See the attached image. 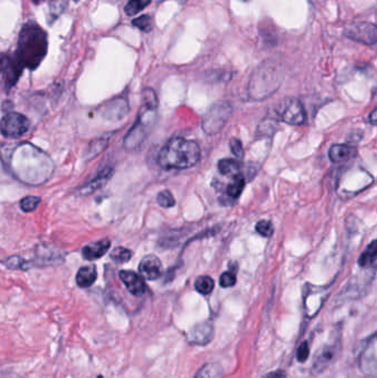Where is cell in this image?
<instances>
[{"label":"cell","mask_w":377,"mask_h":378,"mask_svg":"<svg viewBox=\"0 0 377 378\" xmlns=\"http://www.w3.org/2000/svg\"><path fill=\"white\" fill-rule=\"evenodd\" d=\"M152 0H129V3L124 7V11L126 15L132 16L137 15L141 13L143 9L150 5Z\"/></svg>","instance_id":"obj_25"},{"label":"cell","mask_w":377,"mask_h":378,"mask_svg":"<svg viewBox=\"0 0 377 378\" xmlns=\"http://www.w3.org/2000/svg\"><path fill=\"white\" fill-rule=\"evenodd\" d=\"M8 268L22 269V270H27V264L25 260L20 258V257H13V258L7 259V262H4Z\"/></svg>","instance_id":"obj_36"},{"label":"cell","mask_w":377,"mask_h":378,"mask_svg":"<svg viewBox=\"0 0 377 378\" xmlns=\"http://www.w3.org/2000/svg\"><path fill=\"white\" fill-rule=\"evenodd\" d=\"M377 260V240H373L358 259L361 268H370Z\"/></svg>","instance_id":"obj_22"},{"label":"cell","mask_w":377,"mask_h":378,"mask_svg":"<svg viewBox=\"0 0 377 378\" xmlns=\"http://www.w3.org/2000/svg\"><path fill=\"white\" fill-rule=\"evenodd\" d=\"M229 145H231V151H233L235 157L239 159H243V156H245V151H243V144H241V141L239 139L233 137V139H231Z\"/></svg>","instance_id":"obj_35"},{"label":"cell","mask_w":377,"mask_h":378,"mask_svg":"<svg viewBox=\"0 0 377 378\" xmlns=\"http://www.w3.org/2000/svg\"><path fill=\"white\" fill-rule=\"evenodd\" d=\"M193 378H223V367L218 363H207Z\"/></svg>","instance_id":"obj_21"},{"label":"cell","mask_w":377,"mask_h":378,"mask_svg":"<svg viewBox=\"0 0 377 378\" xmlns=\"http://www.w3.org/2000/svg\"><path fill=\"white\" fill-rule=\"evenodd\" d=\"M326 297H328V291L324 288L313 287L306 291L304 295V312L306 317H313L316 315V313L322 308Z\"/></svg>","instance_id":"obj_12"},{"label":"cell","mask_w":377,"mask_h":378,"mask_svg":"<svg viewBox=\"0 0 377 378\" xmlns=\"http://www.w3.org/2000/svg\"><path fill=\"white\" fill-rule=\"evenodd\" d=\"M111 247V242L109 239L101 240V242H94V244H86L82 249V257L89 262H94L102 258L106 252H109Z\"/></svg>","instance_id":"obj_17"},{"label":"cell","mask_w":377,"mask_h":378,"mask_svg":"<svg viewBox=\"0 0 377 378\" xmlns=\"http://www.w3.org/2000/svg\"><path fill=\"white\" fill-rule=\"evenodd\" d=\"M41 203V198L36 196H27L20 200V208L25 212H31L37 209L38 206Z\"/></svg>","instance_id":"obj_30"},{"label":"cell","mask_w":377,"mask_h":378,"mask_svg":"<svg viewBox=\"0 0 377 378\" xmlns=\"http://www.w3.org/2000/svg\"><path fill=\"white\" fill-rule=\"evenodd\" d=\"M133 27L143 32H150L153 28V18L149 15L140 16L132 20Z\"/></svg>","instance_id":"obj_29"},{"label":"cell","mask_w":377,"mask_h":378,"mask_svg":"<svg viewBox=\"0 0 377 378\" xmlns=\"http://www.w3.org/2000/svg\"><path fill=\"white\" fill-rule=\"evenodd\" d=\"M96 278H98V272H96V267H82L79 269L78 274H76V284L80 288H90L96 282Z\"/></svg>","instance_id":"obj_19"},{"label":"cell","mask_w":377,"mask_h":378,"mask_svg":"<svg viewBox=\"0 0 377 378\" xmlns=\"http://www.w3.org/2000/svg\"><path fill=\"white\" fill-rule=\"evenodd\" d=\"M308 355H310V347H308V343L304 342L300 345L299 349H298V353H296V359L300 363H303L308 359Z\"/></svg>","instance_id":"obj_37"},{"label":"cell","mask_w":377,"mask_h":378,"mask_svg":"<svg viewBox=\"0 0 377 378\" xmlns=\"http://www.w3.org/2000/svg\"><path fill=\"white\" fill-rule=\"evenodd\" d=\"M284 72L281 64L273 60L262 62L250 76L248 96L253 100H265L272 96L281 86Z\"/></svg>","instance_id":"obj_4"},{"label":"cell","mask_w":377,"mask_h":378,"mask_svg":"<svg viewBox=\"0 0 377 378\" xmlns=\"http://www.w3.org/2000/svg\"><path fill=\"white\" fill-rule=\"evenodd\" d=\"M243 1H248V0H243Z\"/></svg>","instance_id":"obj_41"},{"label":"cell","mask_w":377,"mask_h":378,"mask_svg":"<svg viewBox=\"0 0 377 378\" xmlns=\"http://www.w3.org/2000/svg\"><path fill=\"white\" fill-rule=\"evenodd\" d=\"M30 122L21 113L9 112L1 120V133L5 137H19L28 132Z\"/></svg>","instance_id":"obj_9"},{"label":"cell","mask_w":377,"mask_h":378,"mask_svg":"<svg viewBox=\"0 0 377 378\" xmlns=\"http://www.w3.org/2000/svg\"><path fill=\"white\" fill-rule=\"evenodd\" d=\"M48 52V34L37 22L28 21L22 26L18 36L17 46L13 56L22 69L36 70Z\"/></svg>","instance_id":"obj_2"},{"label":"cell","mask_w":377,"mask_h":378,"mask_svg":"<svg viewBox=\"0 0 377 378\" xmlns=\"http://www.w3.org/2000/svg\"><path fill=\"white\" fill-rule=\"evenodd\" d=\"M215 282L209 276H201L195 282V289L201 294L208 295L213 292Z\"/></svg>","instance_id":"obj_27"},{"label":"cell","mask_w":377,"mask_h":378,"mask_svg":"<svg viewBox=\"0 0 377 378\" xmlns=\"http://www.w3.org/2000/svg\"><path fill=\"white\" fill-rule=\"evenodd\" d=\"M120 279L131 294L141 297L146 292V283L140 274H135L133 271H121Z\"/></svg>","instance_id":"obj_15"},{"label":"cell","mask_w":377,"mask_h":378,"mask_svg":"<svg viewBox=\"0 0 377 378\" xmlns=\"http://www.w3.org/2000/svg\"><path fill=\"white\" fill-rule=\"evenodd\" d=\"M141 276L146 280H156L162 276V262L154 254H147L139 264Z\"/></svg>","instance_id":"obj_13"},{"label":"cell","mask_w":377,"mask_h":378,"mask_svg":"<svg viewBox=\"0 0 377 378\" xmlns=\"http://www.w3.org/2000/svg\"><path fill=\"white\" fill-rule=\"evenodd\" d=\"M187 341L191 344L206 345L213 337V327L211 323L203 322L195 325L193 329L187 333Z\"/></svg>","instance_id":"obj_14"},{"label":"cell","mask_w":377,"mask_h":378,"mask_svg":"<svg viewBox=\"0 0 377 378\" xmlns=\"http://www.w3.org/2000/svg\"><path fill=\"white\" fill-rule=\"evenodd\" d=\"M358 369L366 378H377V332L368 339L358 359Z\"/></svg>","instance_id":"obj_6"},{"label":"cell","mask_w":377,"mask_h":378,"mask_svg":"<svg viewBox=\"0 0 377 378\" xmlns=\"http://www.w3.org/2000/svg\"><path fill=\"white\" fill-rule=\"evenodd\" d=\"M113 173H114V171H113L112 167H106V169L101 171L96 177L86 181V183L79 189V193L81 194L82 196L94 194V192L100 189L101 187H103V186L106 185V184L110 181L111 177L113 176Z\"/></svg>","instance_id":"obj_16"},{"label":"cell","mask_w":377,"mask_h":378,"mask_svg":"<svg viewBox=\"0 0 377 378\" xmlns=\"http://www.w3.org/2000/svg\"><path fill=\"white\" fill-rule=\"evenodd\" d=\"M10 169L16 177L28 184H42L52 174V164L46 153L31 144H20L10 157Z\"/></svg>","instance_id":"obj_1"},{"label":"cell","mask_w":377,"mask_h":378,"mask_svg":"<svg viewBox=\"0 0 377 378\" xmlns=\"http://www.w3.org/2000/svg\"><path fill=\"white\" fill-rule=\"evenodd\" d=\"M24 69L16 62L13 54H5L1 58V79L5 89L9 90L19 80Z\"/></svg>","instance_id":"obj_11"},{"label":"cell","mask_w":377,"mask_h":378,"mask_svg":"<svg viewBox=\"0 0 377 378\" xmlns=\"http://www.w3.org/2000/svg\"><path fill=\"white\" fill-rule=\"evenodd\" d=\"M201 159L196 141L184 137H173L159 151L157 161L165 171L186 169L195 166Z\"/></svg>","instance_id":"obj_3"},{"label":"cell","mask_w":377,"mask_h":378,"mask_svg":"<svg viewBox=\"0 0 377 378\" xmlns=\"http://www.w3.org/2000/svg\"><path fill=\"white\" fill-rule=\"evenodd\" d=\"M277 114L282 122L289 125H302L306 120L303 105L299 100L293 98L282 100L278 105Z\"/></svg>","instance_id":"obj_7"},{"label":"cell","mask_w":377,"mask_h":378,"mask_svg":"<svg viewBox=\"0 0 377 378\" xmlns=\"http://www.w3.org/2000/svg\"><path fill=\"white\" fill-rule=\"evenodd\" d=\"M344 36L353 41L373 46L377 44V25L371 22H356L344 28Z\"/></svg>","instance_id":"obj_8"},{"label":"cell","mask_w":377,"mask_h":378,"mask_svg":"<svg viewBox=\"0 0 377 378\" xmlns=\"http://www.w3.org/2000/svg\"><path fill=\"white\" fill-rule=\"evenodd\" d=\"M74 1H78V0H74Z\"/></svg>","instance_id":"obj_42"},{"label":"cell","mask_w":377,"mask_h":378,"mask_svg":"<svg viewBox=\"0 0 377 378\" xmlns=\"http://www.w3.org/2000/svg\"><path fill=\"white\" fill-rule=\"evenodd\" d=\"M284 376L283 372L277 371L273 372V373H269L268 375H266L263 378H282Z\"/></svg>","instance_id":"obj_39"},{"label":"cell","mask_w":377,"mask_h":378,"mask_svg":"<svg viewBox=\"0 0 377 378\" xmlns=\"http://www.w3.org/2000/svg\"><path fill=\"white\" fill-rule=\"evenodd\" d=\"M66 0H52L50 5V24L64 13Z\"/></svg>","instance_id":"obj_32"},{"label":"cell","mask_w":377,"mask_h":378,"mask_svg":"<svg viewBox=\"0 0 377 378\" xmlns=\"http://www.w3.org/2000/svg\"><path fill=\"white\" fill-rule=\"evenodd\" d=\"M256 230L262 237H270L273 234V224L269 220H260L256 224Z\"/></svg>","instance_id":"obj_33"},{"label":"cell","mask_w":377,"mask_h":378,"mask_svg":"<svg viewBox=\"0 0 377 378\" xmlns=\"http://www.w3.org/2000/svg\"><path fill=\"white\" fill-rule=\"evenodd\" d=\"M338 345H340V339H338V335H336V337L328 342V344L324 345L316 352V357L313 359V366H312L314 373H322L332 363L334 357H336V352L338 351Z\"/></svg>","instance_id":"obj_10"},{"label":"cell","mask_w":377,"mask_h":378,"mask_svg":"<svg viewBox=\"0 0 377 378\" xmlns=\"http://www.w3.org/2000/svg\"><path fill=\"white\" fill-rule=\"evenodd\" d=\"M44 1H46V0H32V3H34V5H40V4L44 3Z\"/></svg>","instance_id":"obj_40"},{"label":"cell","mask_w":377,"mask_h":378,"mask_svg":"<svg viewBox=\"0 0 377 378\" xmlns=\"http://www.w3.org/2000/svg\"><path fill=\"white\" fill-rule=\"evenodd\" d=\"M236 282H237L236 274H233V272H231V271L223 272V274H221V280H219V283H221V286L223 287V288H231V287L235 286Z\"/></svg>","instance_id":"obj_34"},{"label":"cell","mask_w":377,"mask_h":378,"mask_svg":"<svg viewBox=\"0 0 377 378\" xmlns=\"http://www.w3.org/2000/svg\"><path fill=\"white\" fill-rule=\"evenodd\" d=\"M358 154L356 147L351 146L346 144L332 145L328 151V157L331 161L333 163H342V161H348V159L356 157Z\"/></svg>","instance_id":"obj_18"},{"label":"cell","mask_w":377,"mask_h":378,"mask_svg":"<svg viewBox=\"0 0 377 378\" xmlns=\"http://www.w3.org/2000/svg\"><path fill=\"white\" fill-rule=\"evenodd\" d=\"M368 121H370L371 124L377 125V108H375L371 112L370 116H368Z\"/></svg>","instance_id":"obj_38"},{"label":"cell","mask_w":377,"mask_h":378,"mask_svg":"<svg viewBox=\"0 0 377 378\" xmlns=\"http://www.w3.org/2000/svg\"><path fill=\"white\" fill-rule=\"evenodd\" d=\"M157 203L159 204V206H162L163 208H171L176 205V200H175L174 196L171 192L165 189V191L161 192L157 195Z\"/></svg>","instance_id":"obj_31"},{"label":"cell","mask_w":377,"mask_h":378,"mask_svg":"<svg viewBox=\"0 0 377 378\" xmlns=\"http://www.w3.org/2000/svg\"><path fill=\"white\" fill-rule=\"evenodd\" d=\"M143 108L147 111L156 110L159 101H157L156 93L153 89L146 88L142 92Z\"/></svg>","instance_id":"obj_26"},{"label":"cell","mask_w":377,"mask_h":378,"mask_svg":"<svg viewBox=\"0 0 377 378\" xmlns=\"http://www.w3.org/2000/svg\"><path fill=\"white\" fill-rule=\"evenodd\" d=\"M128 103L124 99H116V100L111 101L110 103L106 105V109L103 110V113L106 114V117H116V120H119L123 115L128 112Z\"/></svg>","instance_id":"obj_20"},{"label":"cell","mask_w":377,"mask_h":378,"mask_svg":"<svg viewBox=\"0 0 377 378\" xmlns=\"http://www.w3.org/2000/svg\"><path fill=\"white\" fill-rule=\"evenodd\" d=\"M132 252L130 249H126V248H123V247H118V248H116L110 254L111 259H112L113 262H116V264L129 262L131 258H132Z\"/></svg>","instance_id":"obj_28"},{"label":"cell","mask_w":377,"mask_h":378,"mask_svg":"<svg viewBox=\"0 0 377 378\" xmlns=\"http://www.w3.org/2000/svg\"><path fill=\"white\" fill-rule=\"evenodd\" d=\"M231 106L227 102L216 103L206 113L203 120V129L206 134L215 135L221 132L231 114Z\"/></svg>","instance_id":"obj_5"},{"label":"cell","mask_w":377,"mask_h":378,"mask_svg":"<svg viewBox=\"0 0 377 378\" xmlns=\"http://www.w3.org/2000/svg\"><path fill=\"white\" fill-rule=\"evenodd\" d=\"M218 169L221 175L236 176L239 174L240 164L236 159H221L218 163Z\"/></svg>","instance_id":"obj_24"},{"label":"cell","mask_w":377,"mask_h":378,"mask_svg":"<svg viewBox=\"0 0 377 378\" xmlns=\"http://www.w3.org/2000/svg\"><path fill=\"white\" fill-rule=\"evenodd\" d=\"M245 184V179H243V176L241 174L233 176V181L228 185L227 195L233 198V199H237L243 193Z\"/></svg>","instance_id":"obj_23"}]
</instances>
